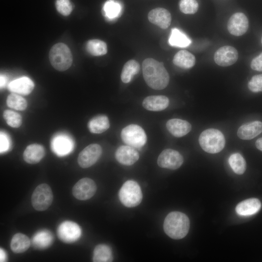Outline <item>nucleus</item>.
Here are the masks:
<instances>
[{
    "label": "nucleus",
    "mask_w": 262,
    "mask_h": 262,
    "mask_svg": "<svg viewBox=\"0 0 262 262\" xmlns=\"http://www.w3.org/2000/svg\"><path fill=\"white\" fill-rule=\"evenodd\" d=\"M53 201V194L50 186L46 183L38 185L32 196V204L37 211L47 210Z\"/></svg>",
    "instance_id": "obj_7"
},
{
    "label": "nucleus",
    "mask_w": 262,
    "mask_h": 262,
    "mask_svg": "<svg viewBox=\"0 0 262 262\" xmlns=\"http://www.w3.org/2000/svg\"><path fill=\"white\" fill-rule=\"evenodd\" d=\"M183 162L182 156L177 150L170 148L164 150L157 160V164L160 167L171 170L179 168Z\"/></svg>",
    "instance_id": "obj_10"
},
{
    "label": "nucleus",
    "mask_w": 262,
    "mask_h": 262,
    "mask_svg": "<svg viewBox=\"0 0 262 262\" xmlns=\"http://www.w3.org/2000/svg\"><path fill=\"white\" fill-rule=\"evenodd\" d=\"M45 154V149L42 146L33 144L27 146L25 149L23 159L28 164H35L42 160Z\"/></svg>",
    "instance_id": "obj_22"
},
{
    "label": "nucleus",
    "mask_w": 262,
    "mask_h": 262,
    "mask_svg": "<svg viewBox=\"0 0 262 262\" xmlns=\"http://www.w3.org/2000/svg\"><path fill=\"white\" fill-rule=\"evenodd\" d=\"M261 203L259 199L251 198L239 203L236 207L237 213L241 216H249L254 214L259 211Z\"/></svg>",
    "instance_id": "obj_21"
},
{
    "label": "nucleus",
    "mask_w": 262,
    "mask_h": 262,
    "mask_svg": "<svg viewBox=\"0 0 262 262\" xmlns=\"http://www.w3.org/2000/svg\"><path fill=\"white\" fill-rule=\"evenodd\" d=\"M6 78L5 76L3 75H0V88H2L4 86L6 83Z\"/></svg>",
    "instance_id": "obj_42"
},
{
    "label": "nucleus",
    "mask_w": 262,
    "mask_h": 262,
    "mask_svg": "<svg viewBox=\"0 0 262 262\" xmlns=\"http://www.w3.org/2000/svg\"><path fill=\"white\" fill-rule=\"evenodd\" d=\"M6 254L4 250L0 248V262H3L6 261Z\"/></svg>",
    "instance_id": "obj_40"
},
{
    "label": "nucleus",
    "mask_w": 262,
    "mask_h": 262,
    "mask_svg": "<svg viewBox=\"0 0 262 262\" xmlns=\"http://www.w3.org/2000/svg\"><path fill=\"white\" fill-rule=\"evenodd\" d=\"M87 51L93 56H101L107 52L106 44L100 40L92 39L86 44Z\"/></svg>",
    "instance_id": "obj_32"
},
{
    "label": "nucleus",
    "mask_w": 262,
    "mask_h": 262,
    "mask_svg": "<svg viewBox=\"0 0 262 262\" xmlns=\"http://www.w3.org/2000/svg\"><path fill=\"white\" fill-rule=\"evenodd\" d=\"M262 132V122L254 121L242 125L238 130L237 134L243 140H251Z\"/></svg>",
    "instance_id": "obj_17"
},
{
    "label": "nucleus",
    "mask_w": 262,
    "mask_h": 262,
    "mask_svg": "<svg viewBox=\"0 0 262 262\" xmlns=\"http://www.w3.org/2000/svg\"><path fill=\"white\" fill-rule=\"evenodd\" d=\"M34 86L33 82L29 78L23 77L12 81L8 89L12 93L27 95L32 92Z\"/></svg>",
    "instance_id": "obj_19"
},
{
    "label": "nucleus",
    "mask_w": 262,
    "mask_h": 262,
    "mask_svg": "<svg viewBox=\"0 0 262 262\" xmlns=\"http://www.w3.org/2000/svg\"><path fill=\"white\" fill-rule=\"evenodd\" d=\"M174 64L180 68L189 69L195 64L196 58L191 52L186 50L178 51L174 56Z\"/></svg>",
    "instance_id": "obj_23"
},
{
    "label": "nucleus",
    "mask_w": 262,
    "mask_h": 262,
    "mask_svg": "<svg viewBox=\"0 0 262 262\" xmlns=\"http://www.w3.org/2000/svg\"><path fill=\"white\" fill-rule=\"evenodd\" d=\"M250 66L253 70L262 71V52L252 60Z\"/></svg>",
    "instance_id": "obj_39"
},
{
    "label": "nucleus",
    "mask_w": 262,
    "mask_h": 262,
    "mask_svg": "<svg viewBox=\"0 0 262 262\" xmlns=\"http://www.w3.org/2000/svg\"><path fill=\"white\" fill-rule=\"evenodd\" d=\"M102 153V148L97 144H92L85 147L79 154L78 157L79 165L86 168L94 164Z\"/></svg>",
    "instance_id": "obj_11"
},
{
    "label": "nucleus",
    "mask_w": 262,
    "mask_h": 262,
    "mask_svg": "<svg viewBox=\"0 0 262 262\" xmlns=\"http://www.w3.org/2000/svg\"><path fill=\"white\" fill-rule=\"evenodd\" d=\"M30 244V240L27 235L17 233L12 238L10 247L13 252L21 253L26 251L29 248Z\"/></svg>",
    "instance_id": "obj_25"
},
{
    "label": "nucleus",
    "mask_w": 262,
    "mask_h": 262,
    "mask_svg": "<svg viewBox=\"0 0 262 262\" xmlns=\"http://www.w3.org/2000/svg\"><path fill=\"white\" fill-rule=\"evenodd\" d=\"M166 127L169 132L176 137H180L185 135L192 129L190 123L186 120L178 118L168 120Z\"/></svg>",
    "instance_id": "obj_18"
},
{
    "label": "nucleus",
    "mask_w": 262,
    "mask_h": 262,
    "mask_svg": "<svg viewBox=\"0 0 262 262\" xmlns=\"http://www.w3.org/2000/svg\"><path fill=\"white\" fill-rule=\"evenodd\" d=\"M52 150L57 155L63 156L67 155L73 150L74 143L72 139L66 134H58L52 139Z\"/></svg>",
    "instance_id": "obj_14"
},
{
    "label": "nucleus",
    "mask_w": 262,
    "mask_h": 262,
    "mask_svg": "<svg viewBox=\"0 0 262 262\" xmlns=\"http://www.w3.org/2000/svg\"><path fill=\"white\" fill-rule=\"evenodd\" d=\"M148 20L163 29L169 27L171 22L170 12L163 8H156L151 10L148 14Z\"/></svg>",
    "instance_id": "obj_15"
},
{
    "label": "nucleus",
    "mask_w": 262,
    "mask_h": 262,
    "mask_svg": "<svg viewBox=\"0 0 262 262\" xmlns=\"http://www.w3.org/2000/svg\"><path fill=\"white\" fill-rule=\"evenodd\" d=\"M115 157L121 164L131 165L138 161L139 155L137 151L130 146H121L116 150Z\"/></svg>",
    "instance_id": "obj_16"
},
{
    "label": "nucleus",
    "mask_w": 262,
    "mask_h": 262,
    "mask_svg": "<svg viewBox=\"0 0 262 262\" xmlns=\"http://www.w3.org/2000/svg\"><path fill=\"white\" fill-rule=\"evenodd\" d=\"M113 259L112 250L108 245L99 244L93 251V261L94 262H110Z\"/></svg>",
    "instance_id": "obj_29"
},
{
    "label": "nucleus",
    "mask_w": 262,
    "mask_h": 262,
    "mask_svg": "<svg viewBox=\"0 0 262 262\" xmlns=\"http://www.w3.org/2000/svg\"><path fill=\"white\" fill-rule=\"evenodd\" d=\"M6 104L10 108L19 111L24 110L27 107L26 99L14 93L8 95L6 99Z\"/></svg>",
    "instance_id": "obj_33"
},
{
    "label": "nucleus",
    "mask_w": 262,
    "mask_h": 262,
    "mask_svg": "<svg viewBox=\"0 0 262 262\" xmlns=\"http://www.w3.org/2000/svg\"><path fill=\"white\" fill-rule=\"evenodd\" d=\"M81 229L75 222L65 221L58 226L57 233L59 239L64 243L71 244L77 241L81 235Z\"/></svg>",
    "instance_id": "obj_8"
},
{
    "label": "nucleus",
    "mask_w": 262,
    "mask_h": 262,
    "mask_svg": "<svg viewBox=\"0 0 262 262\" xmlns=\"http://www.w3.org/2000/svg\"><path fill=\"white\" fill-rule=\"evenodd\" d=\"M227 28L229 33L236 36L245 34L248 28V20L242 13H236L229 18Z\"/></svg>",
    "instance_id": "obj_13"
},
{
    "label": "nucleus",
    "mask_w": 262,
    "mask_h": 262,
    "mask_svg": "<svg viewBox=\"0 0 262 262\" xmlns=\"http://www.w3.org/2000/svg\"><path fill=\"white\" fill-rule=\"evenodd\" d=\"M168 42L173 47L185 48L190 45L191 40L184 33L175 28L171 31Z\"/></svg>",
    "instance_id": "obj_26"
},
{
    "label": "nucleus",
    "mask_w": 262,
    "mask_h": 262,
    "mask_svg": "<svg viewBox=\"0 0 262 262\" xmlns=\"http://www.w3.org/2000/svg\"><path fill=\"white\" fill-rule=\"evenodd\" d=\"M142 71L145 81L150 88L162 90L168 84L169 75L163 63L153 58H147L143 62Z\"/></svg>",
    "instance_id": "obj_1"
},
{
    "label": "nucleus",
    "mask_w": 262,
    "mask_h": 262,
    "mask_svg": "<svg viewBox=\"0 0 262 262\" xmlns=\"http://www.w3.org/2000/svg\"><path fill=\"white\" fill-rule=\"evenodd\" d=\"M49 59L53 67L61 71L68 69L72 63V54L69 49L62 43L56 44L51 48Z\"/></svg>",
    "instance_id": "obj_4"
},
{
    "label": "nucleus",
    "mask_w": 262,
    "mask_h": 262,
    "mask_svg": "<svg viewBox=\"0 0 262 262\" xmlns=\"http://www.w3.org/2000/svg\"><path fill=\"white\" fill-rule=\"evenodd\" d=\"M255 145L259 150L262 151V137H261L256 140Z\"/></svg>",
    "instance_id": "obj_41"
},
{
    "label": "nucleus",
    "mask_w": 262,
    "mask_h": 262,
    "mask_svg": "<svg viewBox=\"0 0 262 262\" xmlns=\"http://www.w3.org/2000/svg\"><path fill=\"white\" fill-rule=\"evenodd\" d=\"M122 11V6L116 0H108L104 3L103 11L108 19L112 20L118 17Z\"/></svg>",
    "instance_id": "obj_30"
},
{
    "label": "nucleus",
    "mask_w": 262,
    "mask_h": 262,
    "mask_svg": "<svg viewBox=\"0 0 262 262\" xmlns=\"http://www.w3.org/2000/svg\"><path fill=\"white\" fill-rule=\"evenodd\" d=\"M198 141L205 152L214 154L220 152L225 145V139L221 131L215 129H208L199 135Z\"/></svg>",
    "instance_id": "obj_3"
},
{
    "label": "nucleus",
    "mask_w": 262,
    "mask_h": 262,
    "mask_svg": "<svg viewBox=\"0 0 262 262\" xmlns=\"http://www.w3.org/2000/svg\"><path fill=\"white\" fill-rule=\"evenodd\" d=\"M179 8L185 14H194L198 9V3L196 0H180Z\"/></svg>",
    "instance_id": "obj_35"
},
{
    "label": "nucleus",
    "mask_w": 262,
    "mask_h": 262,
    "mask_svg": "<svg viewBox=\"0 0 262 262\" xmlns=\"http://www.w3.org/2000/svg\"><path fill=\"white\" fill-rule=\"evenodd\" d=\"M90 131L93 133H101L110 127L108 117L105 115H98L91 119L87 124Z\"/></svg>",
    "instance_id": "obj_24"
},
{
    "label": "nucleus",
    "mask_w": 262,
    "mask_h": 262,
    "mask_svg": "<svg viewBox=\"0 0 262 262\" xmlns=\"http://www.w3.org/2000/svg\"><path fill=\"white\" fill-rule=\"evenodd\" d=\"M165 233L171 238L179 240L186 236L190 228V221L184 213L175 211L169 213L164 223Z\"/></svg>",
    "instance_id": "obj_2"
},
{
    "label": "nucleus",
    "mask_w": 262,
    "mask_h": 262,
    "mask_svg": "<svg viewBox=\"0 0 262 262\" xmlns=\"http://www.w3.org/2000/svg\"><path fill=\"white\" fill-rule=\"evenodd\" d=\"M118 196L122 204L129 208L139 205L143 198L139 185L132 180H127L122 185L119 191Z\"/></svg>",
    "instance_id": "obj_5"
},
{
    "label": "nucleus",
    "mask_w": 262,
    "mask_h": 262,
    "mask_svg": "<svg viewBox=\"0 0 262 262\" xmlns=\"http://www.w3.org/2000/svg\"><path fill=\"white\" fill-rule=\"evenodd\" d=\"M121 137L126 145L136 148L143 147L147 140L143 129L136 124H131L123 128Z\"/></svg>",
    "instance_id": "obj_6"
},
{
    "label": "nucleus",
    "mask_w": 262,
    "mask_h": 262,
    "mask_svg": "<svg viewBox=\"0 0 262 262\" xmlns=\"http://www.w3.org/2000/svg\"><path fill=\"white\" fill-rule=\"evenodd\" d=\"M97 186L95 181L88 178H84L77 181L72 188V194L77 199L86 200L95 194Z\"/></svg>",
    "instance_id": "obj_9"
},
{
    "label": "nucleus",
    "mask_w": 262,
    "mask_h": 262,
    "mask_svg": "<svg viewBox=\"0 0 262 262\" xmlns=\"http://www.w3.org/2000/svg\"><path fill=\"white\" fill-rule=\"evenodd\" d=\"M56 7L57 11L63 16H68L72 11V6L69 0H57Z\"/></svg>",
    "instance_id": "obj_36"
},
{
    "label": "nucleus",
    "mask_w": 262,
    "mask_h": 262,
    "mask_svg": "<svg viewBox=\"0 0 262 262\" xmlns=\"http://www.w3.org/2000/svg\"><path fill=\"white\" fill-rule=\"evenodd\" d=\"M261 42H262V39H261Z\"/></svg>",
    "instance_id": "obj_43"
},
{
    "label": "nucleus",
    "mask_w": 262,
    "mask_h": 262,
    "mask_svg": "<svg viewBox=\"0 0 262 262\" xmlns=\"http://www.w3.org/2000/svg\"><path fill=\"white\" fill-rule=\"evenodd\" d=\"M232 170L237 174L242 175L246 170V162L243 156L239 153L232 154L228 160Z\"/></svg>",
    "instance_id": "obj_31"
},
{
    "label": "nucleus",
    "mask_w": 262,
    "mask_h": 262,
    "mask_svg": "<svg viewBox=\"0 0 262 262\" xmlns=\"http://www.w3.org/2000/svg\"><path fill=\"white\" fill-rule=\"evenodd\" d=\"M52 233L47 230H40L32 238V244L38 249H44L49 247L53 242Z\"/></svg>",
    "instance_id": "obj_27"
},
{
    "label": "nucleus",
    "mask_w": 262,
    "mask_h": 262,
    "mask_svg": "<svg viewBox=\"0 0 262 262\" xmlns=\"http://www.w3.org/2000/svg\"><path fill=\"white\" fill-rule=\"evenodd\" d=\"M169 100L165 96H150L146 97L143 101L144 108L151 111H161L166 109Z\"/></svg>",
    "instance_id": "obj_20"
},
{
    "label": "nucleus",
    "mask_w": 262,
    "mask_h": 262,
    "mask_svg": "<svg viewBox=\"0 0 262 262\" xmlns=\"http://www.w3.org/2000/svg\"><path fill=\"white\" fill-rule=\"evenodd\" d=\"M3 117L8 125L13 128H18L22 124V117L17 113L6 110L3 113Z\"/></svg>",
    "instance_id": "obj_34"
},
{
    "label": "nucleus",
    "mask_w": 262,
    "mask_h": 262,
    "mask_svg": "<svg viewBox=\"0 0 262 262\" xmlns=\"http://www.w3.org/2000/svg\"><path fill=\"white\" fill-rule=\"evenodd\" d=\"M0 153L7 151L10 147V140L8 136L2 131H0Z\"/></svg>",
    "instance_id": "obj_38"
},
{
    "label": "nucleus",
    "mask_w": 262,
    "mask_h": 262,
    "mask_svg": "<svg viewBox=\"0 0 262 262\" xmlns=\"http://www.w3.org/2000/svg\"><path fill=\"white\" fill-rule=\"evenodd\" d=\"M140 70V65L135 60H130L124 65L121 73V80L127 83L131 81L133 77Z\"/></svg>",
    "instance_id": "obj_28"
},
{
    "label": "nucleus",
    "mask_w": 262,
    "mask_h": 262,
    "mask_svg": "<svg viewBox=\"0 0 262 262\" xmlns=\"http://www.w3.org/2000/svg\"><path fill=\"white\" fill-rule=\"evenodd\" d=\"M248 88L254 93L262 92V74L253 76L248 83Z\"/></svg>",
    "instance_id": "obj_37"
},
{
    "label": "nucleus",
    "mask_w": 262,
    "mask_h": 262,
    "mask_svg": "<svg viewBox=\"0 0 262 262\" xmlns=\"http://www.w3.org/2000/svg\"><path fill=\"white\" fill-rule=\"evenodd\" d=\"M213 58L217 65L221 66H228L237 61L238 53L234 47L224 46L216 51Z\"/></svg>",
    "instance_id": "obj_12"
}]
</instances>
